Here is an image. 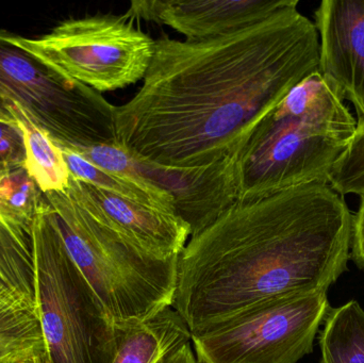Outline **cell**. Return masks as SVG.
Returning <instances> with one entry per match:
<instances>
[{
  "instance_id": "9c48e42d",
  "label": "cell",
  "mask_w": 364,
  "mask_h": 363,
  "mask_svg": "<svg viewBox=\"0 0 364 363\" xmlns=\"http://www.w3.org/2000/svg\"><path fill=\"white\" fill-rule=\"evenodd\" d=\"M66 148L102 170L168 192L174 198L175 213L191 228V237L211 225L239 200V155L201 168H174L136 159L117 143Z\"/></svg>"
},
{
  "instance_id": "ba28073f",
  "label": "cell",
  "mask_w": 364,
  "mask_h": 363,
  "mask_svg": "<svg viewBox=\"0 0 364 363\" xmlns=\"http://www.w3.org/2000/svg\"><path fill=\"white\" fill-rule=\"evenodd\" d=\"M329 309L327 292L286 296L191 334V342L201 363H297L314 351Z\"/></svg>"
},
{
  "instance_id": "6da1fadb",
  "label": "cell",
  "mask_w": 364,
  "mask_h": 363,
  "mask_svg": "<svg viewBox=\"0 0 364 363\" xmlns=\"http://www.w3.org/2000/svg\"><path fill=\"white\" fill-rule=\"evenodd\" d=\"M318 67V31L297 6L215 38L162 36L141 89L114 107L117 143L132 157L166 168L235 157Z\"/></svg>"
},
{
  "instance_id": "44dd1931",
  "label": "cell",
  "mask_w": 364,
  "mask_h": 363,
  "mask_svg": "<svg viewBox=\"0 0 364 363\" xmlns=\"http://www.w3.org/2000/svg\"><path fill=\"white\" fill-rule=\"evenodd\" d=\"M23 134L16 123L0 121V168L25 166Z\"/></svg>"
},
{
  "instance_id": "d6986e66",
  "label": "cell",
  "mask_w": 364,
  "mask_h": 363,
  "mask_svg": "<svg viewBox=\"0 0 364 363\" xmlns=\"http://www.w3.org/2000/svg\"><path fill=\"white\" fill-rule=\"evenodd\" d=\"M329 185L341 196L360 195L364 189V119L346 153L338 160L329 177Z\"/></svg>"
},
{
  "instance_id": "e0dca14e",
  "label": "cell",
  "mask_w": 364,
  "mask_h": 363,
  "mask_svg": "<svg viewBox=\"0 0 364 363\" xmlns=\"http://www.w3.org/2000/svg\"><path fill=\"white\" fill-rule=\"evenodd\" d=\"M322 328L321 363H364V309L358 302L329 309Z\"/></svg>"
},
{
  "instance_id": "5b68a950",
  "label": "cell",
  "mask_w": 364,
  "mask_h": 363,
  "mask_svg": "<svg viewBox=\"0 0 364 363\" xmlns=\"http://www.w3.org/2000/svg\"><path fill=\"white\" fill-rule=\"evenodd\" d=\"M31 239L36 313L47 363H112L128 332L113 325L73 261L45 194Z\"/></svg>"
},
{
  "instance_id": "7a4b0ae2",
  "label": "cell",
  "mask_w": 364,
  "mask_h": 363,
  "mask_svg": "<svg viewBox=\"0 0 364 363\" xmlns=\"http://www.w3.org/2000/svg\"><path fill=\"white\" fill-rule=\"evenodd\" d=\"M353 217L321 183L237 200L186 243L173 308L195 334L269 300L328 291L348 271Z\"/></svg>"
},
{
  "instance_id": "7402d4cb",
  "label": "cell",
  "mask_w": 364,
  "mask_h": 363,
  "mask_svg": "<svg viewBox=\"0 0 364 363\" xmlns=\"http://www.w3.org/2000/svg\"><path fill=\"white\" fill-rule=\"evenodd\" d=\"M359 196L361 198L360 206L353 217L350 258L359 269L364 270V189Z\"/></svg>"
},
{
  "instance_id": "484cf974",
  "label": "cell",
  "mask_w": 364,
  "mask_h": 363,
  "mask_svg": "<svg viewBox=\"0 0 364 363\" xmlns=\"http://www.w3.org/2000/svg\"><path fill=\"white\" fill-rule=\"evenodd\" d=\"M198 363H201V362H198Z\"/></svg>"
},
{
  "instance_id": "277c9868",
  "label": "cell",
  "mask_w": 364,
  "mask_h": 363,
  "mask_svg": "<svg viewBox=\"0 0 364 363\" xmlns=\"http://www.w3.org/2000/svg\"><path fill=\"white\" fill-rule=\"evenodd\" d=\"M64 245L113 325L129 332L173 307L179 257L141 251L79 207L68 192L45 194Z\"/></svg>"
},
{
  "instance_id": "8992f818",
  "label": "cell",
  "mask_w": 364,
  "mask_h": 363,
  "mask_svg": "<svg viewBox=\"0 0 364 363\" xmlns=\"http://www.w3.org/2000/svg\"><path fill=\"white\" fill-rule=\"evenodd\" d=\"M0 99L25 111L60 147L117 143L114 107L17 47L0 30Z\"/></svg>"
},
{
  "instance_id": "9a60e30c",
  "label": "cell",
  "mask_w": 364,
  "mask_h": 363,
  "mask_svg": "<svg viewBox=\"0 0 364 363\" xmlns=\"http://www.w3.org/2000/svg\"><path fill=\"white\" fill-rule=\"evenodd\" d=\"M10 111L23 134L26 168L41 191L44 194L68 191L70 173L61 147L19 107L10 104Z\"/></svg>"
},
{
  "instance_id": "ffe728a7",
  "label": "cell",
  "mask_w": 364,
  "mask_h": 363,
  "mask_svg": "<svg viewBox=\"0 0 364 363\" xmlns=\"http://www.w3.org/2000/svg\"><path fill=\"white\" fill-rule=\"evenodd\" d=\"M0 340L23 352L45 351L38 315L0 304Z\"/></svg>"
},
{
  "instance_id": "30bf717a",
  "label": "cell",
  "mask_w": 364,
  "mask_h": 363,
  "mask_svg": "<svg viewBox=\"0 0 364 363\" xmlns=\"http://www.w3.org/2000/svg\"><path fill=\"white\" fill-rule=\"evenodd\" d=\"M66 192L96 221L160 259L179 257L191 236V228L178 215L136 204L72 177Z\"/></svg>"
},
{
  "instance_id": "ac0fdd59",
  "label": "cell",
  "mask_w": 364,
  "mask_h": 363,
  "mask_svg": "<svg viewBox=\"0 0 364 363\" xmlns=\"http://www.w3.org/2000/svg\"><path fill=\"white\" fill-rule=\"evenodd\" d=\"M44 193L25 166L0 168V217L31 234Z\"/></svg>"
},
{
  "instance_id": "2e32d148",
  "label": "cell",
  "mask_w": 364,
  "mask_h": 363,
  "mask_svg": "<svg viewBox=\"0 0 364 363\" xmlns=\"http://www.w3.org/2000/svg\"><path fill=\"white\" fill-rule=\"evenodd\" d=\"M61 149L72 178L95 185L136 204L176 215L174 198L164 190L146 181L102 170L75 151L65 147Z\"/></svg>"
},
{
  "instance_id": "d4e9b609",
  "label": "cell",
  "mask_w": 364,
  "mask_h": 363,
  "mask_svg": "<svg viewBox=\"0 0 364 363\" xmlns=\"http://www.w3.org/2000/svg\"><path fill=\"white\" fill-rule=\"evenodd\" d=\"M0 121L15 123L14 117H12L10 111V104L2 99H0Z\"/></svg>"
},
{
  "instance_id": "4fadbf2b",
  "label": "cell",
  "mask_w": 364,
  "mask_h": 363,
  "mask_svg": "<svg viewBox=\"0 0 364 363\" xmlns=\"http://www.w3.org/2000/svg\"><path fill=\"white\" fill-rule=\"evenodd\" d=\"M0 304L38 315L31 234L0 217Z\"/></svg>"
},
{
  "instance_id": "5bb4252c",
  "label": "cell",
  "mask_w": 364,
  "mask_h": 363,
  "mask_svg": "<svg viewBox=\"0 0 364 363\" xmlns=\"http://www.w3.org/2000/svg\"><path fill=\"white\" fill-rule=\"evenodd\" d=\"M190 342L188 326L171 307L129 330L112 363H159L173 350Z\"/></svg>"
},
{
  "instance_id": "52a82bcc",
  "label": "cell",
  "mask_w": 364,
  "mask_h": 363,
  "mask_svg": "<svg viewBox=\"0 0 364 363\" xmlns=\"http://www.w3.org/2000/svg\"><path fill=\"white\" fill-rule=\"evenodd\" d=\"M10 40L62 76L98 93L143 80L156 44L125 14L66 19L40 38L10 33Z\"/></svg>"
},
{
  "instance_id": "cb8c5ba5",
  "label": "cell",
  "mask_w": 364,
  "mask_h": 363,
  "mask_svg": "<svg viewBox=\"0 0 364 363\" xmlns=\"http://www.w3.org/2000/svg\"><path fill=\"white\" fill-rule=\"evenodd\" d=\"M26 353L4 341L0 340V363H6L12 360L13 358L18 356L19 354Z\"/></svg>"
},
{
  "instance_id": "8fae6325",
  "label": "cell",
  "mask_w": 364,
  "mask_h": 363,
  "mask_svg": "<svg viewBox=\"0 0 364 363\" xmlns=\"http://www.w3.org/2000/svg\"><path fill=\"white\" fill-rule=\"evenodd\" d=\"M318 72L364 119V0H323L314 13Z\"/></svg>"
},
{
  "instance_id": "3957f363",
  "label": "cell",
  "mask_w": 364,
  "mask_h": 363,
  "mask_svg": "<svg viewBox=\"0 0 364 363\" xmlns=\"http://www.w3.org/2000/svg\"><path fill=\"white\" fill-rule=\"evenodd\" d=\"M356 130L357 119L328 81L320 72L310 75L259 124L240 151L239 200L329 185Z\"/></svg>"
},
{
  "instance_id": "603a6c76",
  "label": "cell",
  "mask_w": 364,
  "mask_h": 363,
  "mask_svg": "<svg viewBox=\"0 0 364 363\" xmlns=\"http://www.w3.org/2000/svg\"><path fill=\"white\" fill-rule=\"evenodd\" d=\"M6 363H47L45 351H30L19 354Z\"/></svg>"
},
{
  "instance_id": "7c38bea8",
  "label": "cell",
  "mask_w": 364,
  "mask_h": 363,
  "mask_svg": "<svg viewBox=\"0 0 364 363\" xmlns=\"http://www.w3.org/2000/svg\"><path fill=\"white\" fill-rule=\"evenodd\" d=\"M299 4V0L132 1L125 16L132 21L136 19L168 26L186 40H205L254 25Z\"/></svg>"
}]
</instances>
